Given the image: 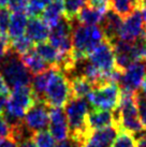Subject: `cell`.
I'll return each instance as SVG.
<instances>
[{"mask_svg":"<svg viewBox=\"0 0 146 147\" xmlns=\"http://www.w3.org/2000/svg\"><path fill=\"white\" fill-rule=\"evenodd\" d=\"M65 113L68 120L70 138L75 143L82 144L90 131L87 126V116L89 113V102L84 98L71 97L66 104Z\"/></svg>","mask_w":146,"mask_h":147,"instance_id":"cell-1","label":"cell"},{"mask_svg":"<svg viewBox=\"0 0 146 147\" xmlns=\"http://www.w3.org/2000/svg\"><path fill=\"white\" fill-rule=\"evenodd\" d=\"M36 100L30 86L13 88L8 94L2 117L11 128L20 125V123H23L26 112L36 102Z\"/></svg>","mask_w":146,"mask_h":147,"instance_id":"cell-2","label":"cell"},{"mask_svg":"<svg viewBox=\"0 0 146 147\" xmlns=\"http://www.w3.org/2000/svg\"><path fill=\"white\" fill-rule=\"evenodd\" d=\"M115 111L116 113H114V115L118 130H125L135 135L146 129L143 126L139 115L138 105L135 101V92L122 90L120 102Z\"/></svg>","mask_w":146,"mask_h":147,"instance_id":"cell-3","label":"cell"},{"mask_svg":"<svg viewBox=\"0 0 146 147\" xmlns=\"http://www.w3.org/2000/svg\"><path fill=\"white\" fill-rule=\"evenodd\" d=\"M0 73L10 89L29 86L32 78V74L22 61L20 56L10 49V47L2 61L0 62Z\"/></svg>","mask_w":146,"mask_h":147,"instance_id":"cell-4","label":"cell"},{"mask_svg":"<svg viewBox=\"0 0 146 147\" xmlns=\"http://www.w3.org/2000/svg\"><path fill=\"white\" fill-rule=\"evenodd\" d=\"M72 97L70 81L67 74L57 67H52V72L46 85L43 101L52 107H62Z\"/></svg>","mask_w":146,"mask_h":147,"instance_id":"cell-5","label":"cell"},{"mask_svg":"<svg viewBox=\"0 0 146 147\" xmlns=\"http://www.w3.org/2000/svg\"><path fill=\"white\" fill-rule=\"evenodd\" d=\"M72 23V46L73 51L87 56L99 43L105 38L101 28L97 25H83L76 18L71 20Z\"/></svg>","mask_w":146,"mask_h":147,"instance_id":"cell-6","label":"cell"},{"mask_svg":"<svg viewBox=\"0 0 146 147\" xmlns=\"http://www.w3.org/2000/svg\"><path fill=\"white\" fill-rule=\"evenodd\" d=\"M122 89L117 83L109 82L95 87L87 98L93 109L115 111L119 105Z\"/></svg>","mask_w":146,"mask_h":147,"instance_id":"cell-7","label":"cell"},{"mask_svg":"<svg viewBox=\"0 0 146 147\" xmlns=\"http://www.w3.org/2000/svg\"><path fill=\"white\" fill-rule=\"evenodd\" d=\"M87 58L91 65L105 75L107 82V75L116 70L115 54L112 43L104 39L87 55Z\"/></svg>","mask_w":146,"mask_h":147,"instance_id":"cell-8","label":"cell"},{"mask_svg":"<svg viewBox=\"0 0 146 147\" xmlns=\"http://www.w3.org/2000/svg\"><path fill=\"white\" fill-rule=\"evenodd\" d=\"M72 23L70 20L62 17L56 26L51 28L49 43L62 55H70L73 49L72 46Z\"/></svg>","mask_w":146,"mask_h":147,"instance_id":"cell-9","label":"cell"},{"mask_svg":"<svg viewBox=\"0 0 146 147\" xmlns=\"http://www.w3.org/2000/svg\"><path fill=\"white\" fill-rule=\"evenodd\" d=\"M146 76V63L143 60H137L122 71L118 84L122 91L137 92L140 89L143 80Z\"/></svg>","mask_w":146,"mask_h":147,"instance_id":"cell-10","label":"cell"},{"mask_svg":"<svg viewBox=\"0 0 146 147\" xmlns=\"http://www.w3.org/2000/svg\"><path fill=\"white\" fill-rule=\"evenodd\" d=\"M49 106L43 101L36 99V102L30 106L24 118L23 123L31 132H38L41 130H45L49 127Z\"/></svg>","mask_w":146,"mask_h":147,"instance_id":"cell-11","label":"cell"},{"mask_svg":"<svg viewBox=\"0 0 146 147\" xmlns=\"http://www.w3.org/2000/svg\"><path fill=\"white\" fill-rule=\"evenodd\" d=\"M141 38H144V22L141 11L137 9L128 16L124 17L118 39L126 42H135Z\"/></svg>","mask_w":146,"mask_h":147,"instance_id":"cell-12","label":"cell"},{"mask_svg":"<svg viewBox=\"0 0 146 147\" xmlns=\"http://www.w3.org/2000/svg\"><path fill=\"white\" fill-rule=\"evenodd\" d=\"M49 128L51 134L53 135L56 142L60 143L70 138V130L68 120L66 117L65 111L61 107L49 109Z\"/></svg>","mask_w":146,"mask_h":147,"instance_id":"cell-13","label":"cell"},{"mask_svg":"<svg viewBox=\"0 0 146 147\" xmlns=\"http://www.w3.org/2000/svg\"><path fill=\"white\" fill-rule=\"evenodd\" d=\"M122 18L120 15H118L116 12H114L111 9L104 14L103 20L101 21V30L103 31L105 40L109 42H114L116 39H118V33L120 30L122 24Z\"/></svg>","mask_w":146,"mask_h":147,"instance_id":"cell-14","label":"cell"},{"mask_svg":"<svg viewBox=\"0 0 146 147\" xmlns=\"http://www.w3.org/2000/svg\"><path fill=\"white\" fill-rule=\"evenodd\" d=\"M87 126L89 131L100 130L110 126H116L115 115L112 111L93 110L89 111L87 116Z\"/></svg>","mask_w":146,"mask_h":147,"instance_id":"cell-15","label":"cell"},{"mask_svg":"<svg viewBox=\"0 0 146 147\" xmlns=\"http://www.w3.org/2000/svg\"><path fill=\"white\" fill-rule=\"evenodd\" d=\"M49 31L51 28L47 26V24L42 18L34 16L30 17V20H28L25 36L36 44L40 42L46 41L49 37Z\"/></svg>","mask_w":146,"mask_h":147,"instance_id":"cell-16","label":"cell"},{"mask_svg":"<svg viewBox=\"0 0 146 147\" xmlns=\"http://www.w3.org/2000/svg\"><path fill=\"white\" fill-rule=\"evenodd\" d=\"M64 14V0H53L49 2L41 13V18L47 24L49 28L58 24Z\"/></svg>","mask_w":146,"mask_h":147,"instance_id":"cell-17","label":"cell"},{"mask_svg":"<svg viewBox=\"0 0 146 147\" xmlns=\"http://www.w3.org/2000/svg\"><path fill=\"white\" fill-rule=\"evenodd\" d=\"M28 15L25 12H14L11 15L10 24L7 30V37L9 40L24 36L26 27L28 24Z\"/></svg>","mask_w":146,"mask_h":147,"instance_id":"cell-18","label":"cell"},{"mask_svg":"<svg viewBox=\"0 0 146 147\" xmlns=\"http://www.w3.org/2000/svg\"><path fill=\"white\" fill-rule=\"evenodd\" d=\"M20 59L32 75L42 73L49 68V65L42 59V57L36 53L34 49H31L28 53L22 55Z\"/></svg>","mask_w":146,"mask_h":147,"instance_id":"cell-19","label":"cell"},{"mask_svg":"<svg viewBox=\"0 0 146 147\" xmlns=\"http://www.w3.org/2000/svg\"><path fill=\"white\" fill-rule=\"evenodd\" d=\"M71 94L73 98H85L95 88L91 83L82 75L69 78Z\"/></svg>","mask_w":146,"mask_h":147,"instance_id":"cell-20","label":"cell"},{"mask_svg":"<svg viewBox=\"0 0 146 147\" xmlns=\"http://www.w3.org/2000/svg\"><path fill=\"white\" fill-rule=\"evenodd\" d=\"M118 133V128L116 126H110L100 130L90 131L88 133V138L103 145L104 147H111L114 140L116 139Z\"/></svg>","mask_w":146,"mask_h":147,"instance_id":"cell-21","label":"cell"},{"mask_svg":"<svg viewBox=\"0 0 146 147\" xmlns=\"http://www.w3.org/2000/svg\"><path fill=\"white\" fill-rule=\"evenodd\" d=\"M105 13L99 11L97 9L93 8L90 5H85L84 8L81 10V12L77 14L76 20L78 23H81L83 25H98L101 23L103 20Z\"/></svg>","mask_w":146,"mask_h":147,"instance_id":"cell-22","label":"cell"},{"mask_svg":"<svg viewBox=\"0 0 146 147\" xmlns=\"http://www.w3.org/2000/svg\"><path fill=\"white\" fill-rule=\"evenodd\" d=\"M51 72H52V67H49V69L44 71V72H42V73L36 74L31 78L30 88L32 90L36 99L43 100V96H44L45 89H46V85H47V82H49Z\"/></svg>","mask_w":146,"mask_h":147,"instance_id":"cell-23","label":"cell"},{"mask_svg":"<svg viewBox=\"0 0 146 147\" xmlns=\"http://www.w3.org/2000/svg\"><path fill=\"white\" fill-rule=\"evenodd\" d=\"M9 47L10 49H12L14 53L22 56L32 49L33 42L24 34V36L15 38L13 40H9Z\"/></svg>","mask_w":146,"mask_h":147,"instance_id":"cell-24","label":"cell"},{"mask_svg":"<svg viewBox=\"0 0 146 147\" xmlns=\"http://www.w3.org/2000/svg\"><path fill=\"white\" fill-rule=\"evenodd\" d=\"M88 0H64V14L68 20L76 18L77 14L86 4Z\"/></svg>","mask_w":146,"mask_h":147,"instance_id":"cell-25","label":"cell"},{"mask_svg":"<svg viewBox=\"0 0 146 147\" xmlns=\"http://www.w3.org/2000/svg\"><path fill=\"white\" fill-rule=\"evenodd\" d=\"M111 147H137V140L132 133L119 130Z\"/></svg>","mask_w":146,"mask_h":147,"instance_id":"cell-26","label":"cell"},{"mask_svg":"<svg viewBox=\"0 0 146 147\" xmlns=\"http://www.w3.org/2000/svg\"><path fill=\"white\" fill-rule=\"evenodd\" d=\"M33 142L36 143V147H55L56 141L51 134L49 131L41 130L34 132L32 135Z\"/></svg>","mask_w":146,"mask_h":147,"instance_id":"cell-27","label":"cell"},{"mask_svg":"<svg viewBox=\"0 0 146 147\" xmlns=\"http://www.w3.org/2000/svg\"><path fill=\"white\" fill-rule=\"evenodd\" d=\"M11 11L8 8H0V29L2 33H7L10 20H11Z\"/></svg>","mask_w":146,"mask_h":147,"instance_id":"cell-28","label":"cell"},{"mask_svg":"<svg viewBox=\"0 0 146 147\" xmlns=\"http://www.w3.org/2000/svg\"><path fill=\"white\" fill-rule=\"evenodd\" d=\"M29 0H8V5L7 8L11 12H24L27 5H28Z\"/></svg>","mask_w":146,"mask_h":147,"instance_id":"cell-29","label":"cell"},{"mask_svg":"<svg viewBox=\"0 0 146 147\" xmlns=\"http://www.w3.org/2000/svg\"><path fill=\"white\" fill-rule=\"evenodd\" d=\"M87 4L104 13L107 12L110 9V0H88Z\"/></svg>","mask_w":146,"mask_h":147,"instance_id":"cell-30","label":"cell"},{"mask_svg":"<svg viewBox=\"0 0 146 147\" xmlns=\"http://www.w3.org/2000/svg\"><path fill=\"white\" fill-rule=\"evenodd\" d=\"M11 135V127L2 116H0V139L1 138H8Z\"/></svg>","mask_w":146,"mask_h":147,"instance_id":"cell-31","label":"cell"},{"mask_svg":"<svg viewBox=\"0 0 146 147\" xmlns=\"http://www.w3.org/2000/svg\"><path fill=\"white\" fill-rule=\"evenodd\" d=\"M9 49V39L8 37H3L0 39V62L2 61V59L4 58L5 54Z\"/></svg>","mask_w":146,"mask_h":147,"instance_id":"cell-32","label":"cell"},{"mask_svg":"<svg viewBox=\"0 0 146 147\" xmlns=\"http://www.w3.org/2000/svg\"><path fill=\"white\" fill-rule=\"evenodd\" d=\"M0 147H18V145L11 136H8L0 139Z\"/></svg>","mask_w":146,"mask_h":147,"instance_id":"cell-33","label":"cell"},{"mask_svg":"<svg viewBox=\"0 0 146 147\" xmlns=\"http://www.w3.org/2000/svg\"><path fill=\"white\" fill-rule=\"evenodd\" d=\"M134 136H137V147H146V129Z\"/></svg>","mask_w":146,"mask_h":147,"instance_id":"cell-34","label":"cell"},{"mask_svg":"<svg viewBox=\"0 0 146 147\" xmlns=\"http://www.w3.org/2000/svg\"><path fill=\"white\" fill-rule=\"evenodd\" d=\"M10 94V87L8 86V84L5 83L4 78H2V75L0 73V94H5L8 96Z\"/></svg>","mask_w":146,"mask_h":147,"instance_id":"cell-35","label":"cell"},{"mask_svg":"<svg viewBox=\"0 0 146 147\" xmlns=\"http://www.w3.org/2000/svg\"><path fill=\"white\" fill-rule=\"evenodd\" d=\"M82 147H104V146L101 145V144H99L96 141L91 140L88 136H86V139L84 140V142L82 144Z\"/></svg>","mask_w":146,"mask_h":147,"instance_id":"cell-36","label":"cell"},{"mask_svg":"<svg viewBox=\"0 0 146 147\" xmlns=\"http://www.w3.org/2000/svg\"><path fill=\"white\" fill-rule=\"evenodd\" d=\"M18 147H36V143L33 142L32 138H30V139H26L24 141H22L20 143L17 144Z\"/></svg>","mask_w":146,"mask_h":147,"instance_id":"cell-37","label":"cell"},{"mask_svg":"<svg viewBox=\"0 0 146 147\" xmlns=\"http://www.w3.org/2000/svg\"><path fill=\"white\" fill-rule=\"evenodd\" d=\"M7 99H8V96L0 94V116H2V114H3L4 106H5V103H7Z\"/></svg>","mask_w":146,"mask_h":147,"instance_id":"cell-38","label":"cell"},{"mask_svg":"<svg viewBox=\"0 0 146 147\" xmlns=\"http://www.w3.org/2000/svg\"><path fill=\"white\" fill-rule=\"evenodd\" d=\"M141 14H142V18H143V22H144V24L146 25V7H143L141 8Z\"/></svg>","mask_w":146,"mask_h":147,"instance_id":"cell-39","label":"cell"},{"mask_svg":"<svg viewBox=\"0 0 146 147\" xmlns=\"http://www.w3.org/2000/svg\"><path fill=\"white\" fill-rule=\"evenodd\" d=\"M143 58H144V61H145L146 63V42H145V44H144V49H143Z\"/></svg>","mask_w":146,"mask_h":147,"instance_id":"cell-40","label":"cell"},{"mask_svg":"<svg viewBox=\"0 0 146 147\" xmlns=\"http://www.w3.org/2000/svg\"><path fill=\"white\" fill-rule=\"evenodd\" d=\"M143 7H146V0H141L140 1V8H143Z\"/></svg>","mask_w":146,"mask_h":147,"instance_id":"cell-41","label":"cell"},{"mask_svg":"<svg viewBox=\"0 0 146 147\" xmlns=\"http://www.w3.org/2000/svg\"><path fill=\"white\" fill-rule=\"evenodd\" d=\"M3 37V33H2V31H1V29H0V39Z\"/></svg>","mask_w":146,"mask_h":147,"instance_id":"cell-42","label":"cell"},{"mask_svg":"<svg viewBox=\"0 0 146 147\" xmlns=\"http://www.w3.org/2000/svg\"><path fill=\"white\" fill-rule=\"evenodd\" d=\"M76 147H82V146H81V145H77V146H76Z\"/></svg>","mask_w":146,"mask_h":147,"instance_id":"cell-43","label":"cell"}]
</instances>
